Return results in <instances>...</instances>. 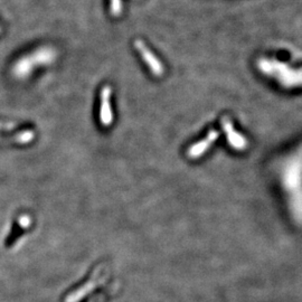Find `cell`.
Masks as SVG:
<instances>
[{
  "instance_id": "3",
  "label": "cell",
  "mask_w": 302,
  "mask_h": 302,
  "mask_svg": "<svg viewBox=\"0 0 302 302\" xmlns=\"http://www.w3.org/2000/svg\"><path fill=\"white\" fill-rule=\"evenodd\" d=\"M134 45L135 47H137L138 52L142 55L144 62L149 65L151 70H153L155 74H160L163 72V67H161L159 60L155 57V55L150 52L149 48L144 46V44L141 42V40H137Z\"/></svg>"
},
{
  "instance_id": "2",
  "label": "cell",
  "mask_w": 302,
  "mask_h": 302,
  "mask_svg": "<svg viewBox=\"0 0 302 302\" xmlns=\"http://www.w3.org/2000/svg\"><path fill=\"white\" fill-rule=\"evenodd\" d=\"M111 88L104 87L101 91V107H100V120L104 127H109L112 123L113 114L110 105Z\"/></svg>"
},
{
  "instance_id": "4",
  "label": "cell",
  "mask_w": 302,
  "mask_h": 302,
  "mask_svg": "<svg viewBox=\"0 0 302 302\" xmlns=\"http://www.w3.org/2000/svg\"><path fill=\"white\" fill-rule=\"evenodd\" d=\"M110 13L114 17L120 16L122 13V0H110Z\"/></svg>"
},
{
  "instance_id": "1",
  "label": "cell",
  "mask_w": 302,
  "mask_h": 302,
  "mask_svg": "<svg viewBox=\"0 0 302 302\" xmlns=\"http://www.w3.org/2000/svg\"><path fill=\"white\" fill-rule=\"evenodd\" d=\"M55 57V52L53 49L48 47L39 48L36 52L27 55L24 58H22L15 66V73L18 77H24V75L28 74L30 70L33 69L35 64H47L52 62Z\"/></svg>"
}]
</instances>
